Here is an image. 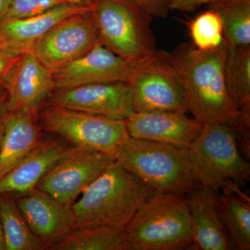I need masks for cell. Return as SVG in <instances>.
Returning <instances> with one entry per match:
<instances>
[{
	"instance_id": "obj_18",
	"label": "cell",
	"mask_w": 250,
	"mask_h": 250,
	"mask_svg": "<svg viewBox=\"0 0 250 250\" xmlns=\"http://www.w3.org/2000/svg\"><path fill=\"white\" fill-rule=\"evenodd\" d=\"M70 147L62 140L41 141L21 163L0 179V194L20 195L35 188L46 172Z\"/></svg>"
},
{
	"instance_id": "obj_4",
	"label": "cell",
	"mask_w": 250,
	"mask_h": 250,
	"mask_svg": "<svg viewBox=\"0 0 250 250\" xmlns=\"http://www.w3.org/2000/svg\"><path fill=\"white\" fill-rule=\"evenodd\" d=\"M123 231L130 250H194L187 195L156 192Z\"/></svg>"
},
{
	"instance_id": "obj_27",
	"label": "cell",
	"mask_w": 250,
	"mask_h": 250,
	"mask_svg": "<svg viewBox=\"0 0 250 250\" xmlns=\"http://www.w3.org/2000/svg\"><path fill=\"white\" fill-rule=\"evenodd\" d=\"M147 11L153 17L165 18L170 12L169 0H130Z\"/></svg>"
},
{
	"instance_id": "obj_1",
	"label": "cell",
	"mask_w": 250,
	"mask_h": 250,
	"mask_svg": "<svg viewBox=\"0 0 250 250\" xmlns=\"http://www.w3.org/2000/svg\"><path fill=\"white\" fill-rule=\"evenodd\" d=\"M228 45L200 50L185 44L167 52L183 88L188 111L203 125H226L236 130L238 144L250 154V117L242 114L229 96L225 79Z\"/></svg>"
},
{
	"instance_id": "obj_31",
	"label": "cell",
	"mask_w": 250,
	"mask_h": 250,
	"mask_svg": "<svg viewBox=\"0 0 250 250\" xmlns=\"http://www.w3.org/2000/svg\"><path fill=\"white\" fill-rule=\"evenodd\" d=\"M11 0H0V21L3 19L9 9Z\"/></svg>"
},
{
	"instance_id": "obj_12",
	"label": "cell",
	"mask_w": 250,
	"mask_h": 250,
	"mask_svg": "<svg viewBox=\"0 0 250 250\" xmlns=\"http://www.w3.org/2000/svg\"><path fill=\"white\" fill-rule=\"evenodd\" d=\"M136 62L125 60L99 42L84 55L52 72L54 90L112 82L129 83Z\"/></svg>"
},
{
	"instance_id": "obj_28",
	"label": "cell",
	"mask_w": 250,
	"mask_h": 250,
	"mask_svg": "<svg viewBox=\"0 0 250 250\" xmlns=\"http://www.w3.org/2000/svg\"><path fill=\"white\" fill-rule=\"evenodd\" d=\"M20 57L21 56L12 52L0 39V85L2 84L6 74Z\"/></svg>"
},
{
	"instance_id": "obj_13",
	"label": "cell",
	"mask_w": 250,
	"mask_h": 250,
	"mask_svg": "<svg viewBox=\"0 0 250 250\" xmlns=\"http://www.w3.org/2000/svg\"><path fill=\"white\" fill-rule=\"evenodd\" d=\"M8 95L11 113L37 112L54 90L52 72L31 52L22 54L11 67L2 82Z\"/></svg>"
},
{
	"instance_id": "obj_21",
	"label": "cell",
	"mask_w": 250,
	"mask_h": 250,
	"mask_svg": "<svg viewBox=\"0 0 250 250\" xmlns=\"http://www.w3.org/2000/svg\"><path fill=\"white\" fill-rule=\"evenodd\" d=\"M225 79L233 106L242 114L250 117V46H228Z\"/></svg>"
},
{
	"instance_id": "obj_7",
	"label": "cell",
	"mask_w": 250,
	"mask_h": 250,
	"mask_svg": "<svg viewBox=\"0 0 250 250\" xmlns=\"http://www.w3.org/2000/svg\"><path fill=\"white\" fill-rule=\"evenodd\" d=\"M41 119L45 131L60 136L73 147L103 153L113 159L118 148L129 136L124 120L49 104Z\"/></svg>"
},
{
	"instance_id": "obj_10",
	"label": "cell",
	"mask_w": 250,
	"mask_h": 250,
	"mask_svg": "<svg viewBox=\"0 0 250 250\" xmlns=\"http://www.w3.org/2000/svg\"><path fill=\"white\" fill-rule=\"evenodd\" d=\"M99 42L98 29L89 11L61 21L36 41L29 52L54 72L84 55Z\"/></svg>"
},
{
	"instance_id": "obj_32",
	"label": "cell",
	"mask_w": 250,
	"mask_h": 250,
	"mask_svg": "<svg viewBox=\"0 0 250 250\" xmlns=\"http://www.w3.org/2000/svg\"><path fill=\"white\" fill-rule=\"evenodd\" d=\"M0 250H6V244H5L4 231H3L1 220H0Z\"/></svg>"
},
{
	"instance_id": "obj_14",
	"label": "cell",
	"mask_w": 250,
	"mask_h": 250,
	"mask_svg": "<svg viewBox=\"0 0 250 250\" xmlns=\"http://www.w3.org/2000/svg\"><path fill=\"white\" fill-rule=\"evenodd\" d=\"M182 111H134L125 120L133 139L166 143L189 149L204 125Z\"/></svg>"
},
{
	"instance_id": "obj_8",
	"label": "cell",
	"mask_w": 250,
	"mask_h": 250,
	"mask_svg": "<svg viewBox=\"0 0 250 250\" xmlns=\"http://www.w3.org/2000/svg\"><path fill=\"white\" fill-rule=\"evenodd\" d=\"M129 83L134 111L188 112L183 88L167 52L156 51L136 62Z\"/></svg>"
},
{
	"instance_id": "obj_2",
	"label": "cell",
	"mask_w": 250,
	"mask_h": 250,
	"mask_svg": "<svg viewBox=\"0 0 250 250\" xmlns=\"http://www.w3.org/2000/svg\"><path fill=\"white\" fill-rule=\"evenodd\" d=\"M156 192L114 160L72 205L77 227L124 229Z\"/></svg>"
},
{
	"instance_id": "obj_9",
	"label": "cell",
	"mask_w": 250,
	"mask_h": 250,
	"mask_svg": "<svg viewBox=\"0 0 250 250\" xmlns=\"http://www.w3.org/2000/svg\"><path fill=\"white\" fill-rule=\"evenodd\" d=\"M113 161L107 154L71 146L46 172L35 188L72 206Z\"/></svg>"
},
{
	"instance_id": "obj_24",
	"label": "cell",
	"mask_w": 250,
	"mask_h": 250,
	"mask_svg": "<svg viewBox=\"0 0 250 250\" xmlns=\"http://www.w3.org/2000/svg\"><path fill=\"white\" fill-rule=\"evenodd\" d=\"M209 5L223 21L227 45L250 46V0H215Z\"/></svg>"
},
{
	"instance_id": "obj_29",
	"label": "cell",
	"mask_w": 250,
	"mask_h": 250,
	"mask_svg": "<svg viewBox=\"0 0 250 250\" xmlns=\"http://www.w3.org/2000/svg\"><path fill=\"white\" fill-rule=\"evenodd\" d=\"M215 0H169L170 10L190 11L204 4H210Z\"/></svg>"
},
{
	"instance_id": "obj_23",
	"label": "cell",
	"mask_w": 250,
	"mask_h": 250,
	"mask_svg": "<svg viewBox=\"0 0 250 250\" xmlns=\"http://www.w3.org/2000/svg\"><path fill=\"white\" fill-rule=\"evenodd\" d=\"M248 197L218 194L220 216L235 250H250V204Z\"/></svg>"
},
{
	"instance_id": "obj_26",
	"label": "cell",
	"mask_w": 250,
	"mask_h": 250,
	"mask_svg": "<svg viewBox=\"0 0 250 250\" xmlns=\"http://www.w3.org/2000/svg\"><path fill=\"white\" fill-rule=\"evenodd\" d=\"M67 2L66 0H11L0 23L34 17Z\"/></svg>"
},
{
	"instance_id": "obj_11",
	"label": "cell",
	"mask_w": 250,
	"mask_h": 250,
	"mask_svg": "<svg viewBox=\"0 0 250 250\" xmlns=\"http://www.w3.org/2000/svg\"><path fill=\"white\" fill-rule=\"evenodd\" d=\"M49 104L125 120L134 112L132 89L128 82L96 83L49 95Z\"/></svg>"
},
{
	"instance_id": "obj_5",
	"label": "cell",
	"mask_w": 250,
	"mask_h": 250,
	"mask_svg": "<svg viewBox=\"0 0 250 250\" xmlns=\"http://www.w3.org/2000/svg\"><path fill=\"white\" fill-rule=\"evenodd\" d=\"M190 149L202 187L223 194L246 196L241 186L250 179V164L238 148L236 130L226 125H204Z\"/></svg>"
},
{
	"instance_id": "obj_3",
	"label": "cell",
	"mask_w": 250,
	"mask_h": 250,
	"mask_svg": "<svg viewBox=\"0 0 250 250\" xmlns=\"http://www.w3.org/2000/svg\"><path fill=\"white\" fill-rule=\"evenodd\" d=\"M114 159L161 193L187 195L202 187L188 148L128 136Z\"/></svg>"
},
{
	"instance_id": "obj_22",
	"label": "cell",
	"mask_w": 250,
	"mask_h": 250,
	"mask_svg": "<svg viewBox=\"0 0 250 250\" xmlns=\"http://www.w3.org/2000/svg\"><path fill=\"white\" fill-rule=\"evenodd\" d=\"M0 220L6 250H45L31 231L11 193L0 194Z\"/></svg>"
},
{
	"instance_id": "obj_33",
	"label": "cell",
	"mask_w": 250,
	"mask_h": 250,
	"mask_svg": "<svg viewBox=\"0 0 250 250\" xmlns=\"http://www.w3.org/2000/svg\"><path fill=\"white\" fill-rule=\"evenodd\" d=\"M67 2L72 4L83 5V6H90L92 3V0H66Z\"/></svg>"
},
{
	"instance_id": "obj_16",
	"label": "cell",
	"mask_w": 250,
	"mask_h": 250,
	"mask_svg": "<svg viewBox=\"0 0 250 250\" xmlns=\"http://www.w3.org/2000/svg\"><path fill=\"white\" fill-rule=\"evenodd\" d=\"M218 194L209 188L200 187L187 195L194 250H235L219 212Z\"/></svg>"
},
{
	"instance_id": "obj_30",
	"label": "cell",
	"mask_w": 250,
	"mask_h": 250,
	"mask_svg": "<svg viewBox=\"0 0 250 250\" xmlns=\"http://www.w3.org/2000/svg\"><path fill=\"white\" fill-rule=\"evenodd\" d=\"M9 113L7 93L4 87L0 85V146L4 138L6 121Z\"/></svg>"
},
{
	"instance_id": "obj_17",
	"label": "cell",
	"mask_w": 250,
	"mask_h": 250,
	"mask_svg": "<svg viewBox=\"0 0 250 250\" xmlns=\"http://www.w3.org/2000/svg\"><path fill=\"white\" fill-rule=\"evenodd\" d=\"M90 10V6L67 2L34 17L1 22L0 39L12 52L21 56L30 52L36 41L61 21Z\"/></svg>"
},
{
	"instance_id": "obj_20",
	"label": "cell",
	"mask_w": 250,
	"mask_h": 250,
	"mask_svg": "<svg viewBox=\"0 0 250 250\" xmlns=\"http://www.w3.org/2000/svg\"><path fill=\"white\" fill-rule=\"evenodd\" d=\"M124 229L107 226L77 227L54 242L50 250H130Z\"/></svg>"
},
{
	"instance_id": "obj_15",
	"label": "cell",
	"mask_w": 250,
	"mask_h": 250,
	"mask_svg": "<svg viewBox=\"0 0 250 250\" xmlns=\"http://www.w3.org/2000/svg\"><path fill=\"white\" fill-rule=\"evenodd\" d=\"M16 202L31 231L45 250L76 228L72 206L62 203L38 189L20 194Z\"/></svg>"
},
{
	"instance_id": "obj_19",
	"label": "cell",
	"mask_w": 250,
	"mask_h": 250,
	"mask_svg": "<svg viewBox=\"0 0 250 250\" xmlns=\"http://www.w3.org/2000/svg\"><path fill=\"white\" fill-rule=\"evenodd\" d=\"M35 112H10L0 146V179L16 167L41 143Z\"/></svg>"
},
{
	"instance_id": "obj_6",
	"label": "cell",
	"mask_w": 250,
	"mask_h": 250,
	"mask_svg": "<svg viewBox=\"0 0 250 250\" xmlns=\"http://www.w3.org/2000/svg\"><path fill=\"white\" fill-rule=\"evenodd\" d=\"M90 15L102 45L131 62L156 52L152 15L130 0H92Z\"/></svg>"
},
{
	"instance_id": "obj_25",
	"label": "cell",
	"mask_w": 250,
	"mask_h": 250,
	"mask_svg": "<svg viewBox=\"0 0 250 250\" xmlns=\"http://www.w3.org/2000/svg\"><path fill=\"white\" fill-rule=\"evenodd\" d=\"M193 45L200 50L218 47L223 41V24L221 18L210 9L189 23Z\"/></svg>"
}]
</instances>
